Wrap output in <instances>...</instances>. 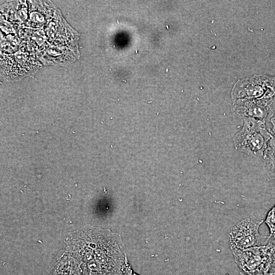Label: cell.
Here are the masks:
<instances>
[{"label": "cell", "instance_id": "cell-1", "mask_svg": "<svg viewBox=\"0 0 275 275\" xmlns=\"http://www.w3.org/2000/svg\"><path fill=\"white\" fill-rule=\"evenodd\" d=\"M80 259L86 275H121L127 263L121 236L90 227L82 231Z\"/></svg>", "mask_w": 275, "mask_h": 275}, {"label": "cell", "instance_id": "cell-2", "mask_svg": "<svg viewBox=\"0 0 275 275\" xmlns=\"http://www.w3.org/2000/svg\"><path fill=\"white\" fill-rule=\"evenodd\" d=\"M272 136L265 122L252 118L243 119L241 130L234 136L235 148L239 152L256 157L263 156Z\"/></svg>", "mask_w": 275, "mask_h": 275}, {"label": "cell", "instance_id": "cell-3", "mask_svg": "<svg viewBox=\"0 0 275 275\" xmlns=\"http://www.w3.org/2000/svg\"><path fill=\"white\" fill-rule=\"evenodd\" d=\"M275 97V76L255 75L238 80L233 87V101L244 99H269Z\"/></svg>", "mask_w": 275, "mask_h": 275}, {"label": "cell", "instance_id": "cell-4", "mask_svg": "<svg viewBox=\"0 0 275 275\" xmlns=\"http://www.w3.org/2000/svg\"><path fill=\"white\" fill-rule=\"evenodd\" d=\"M272 242L244 250L231 249L235 262L241 272L253 275L260 271H265L271 264Z\"/></svg>", "mask_w": 275, "mask_h": 275}, {"label": "cell", "instance_id": "cell-5", "mask_svg": "<svg viewBox=\"0 0 275 275\" xmlns=\"http://www.w3.org/2000/svg\"><path fill=\"white\" fill-rule=\"evenodd\" d=\"M263 221L245 218L228 231L230 249L244 250L261 245L262 237L259 229Z\"/></svg>", "mask_w": 275, "mask_h": 275}, {"label": "cell", "instance_id": "cell-6", "mask_svg": "<svg viewBox=\"0 0 275 275\" xmlns=\"http://www.w3.org/2000/svg\"><path fill=\"white\" fill-rule=\"evenodd\" d=\"M232 111L240 118H252L266 123L274 115L275 97L235 100L233 101Z\"/></svg>", "mask_w": 275, "mask_h": 275}, {"label": "cell", "instance_id": "cell-7", "mask_svg": "<svg viewBox=\"0 0 275 275\" xmlns=\"http://www.w3.org/2000/svg\"><path fill=\"white\" fill-rule=\"evenodd\" d=\"M263 156L264 170L268 177L275 182V136L273 134Z\"/></svg>", "mask_w": 275, "mask_h": 275}, {"label": "cell", "instance_id": "cell-8", "mask_svg": "<svg viewBox=\"0 0 275 275\" xmlns=\"http://www.w3.org/2000/svg\"><path fill=\"white\" fill-rule=\"evenodd\" d=\"M269 230V235L267 237L266 243L271 237H275V205L268 212L264 221Z\"/></svg>", "mask_w": 275, "mask_h": 275}, {"label": "cell", "instance_id": "cell-9", "mask_svg": "<svg viewBox=\"0 0 275 275\" xmlns=\"http://www.w3.org/2000/svg\"><path fill=\"white\" fill-rule=\"evenodd\" d=\"M65 265V264H59L54 269L52 275H67L68 273H67V269H66V267Z\"/></svg>", "mask_w": 275, "mask_h": 275}, {"label": "cell", "instance_id": "cell-10", "mask_svg": "<svg viewBox=\"0 0 275 275\" xmlns=\"http://www.w3.org/2000/svg\"><path fill=\"white\" fill-rule=\"evenodd\" d=\"M272 242V248L271 250V255H270L271 264L272 263L275 262V237H274V240Z\"/></svg>", "mask_w": 275, "mask_h": 275}, {"label": "cell", "instance_id": "cell-11", "mask_svg": "<svg viewBox=\"0 0 275 275\" xmlns=\"http://www.w3.org/2000/svg\"><path fill=\"white\" fill-rule=\"evenodd\" d=\"M269 122L272 125V128L270 130L273 135L275 136V116H273L270 119Z\"/></svg>", "mask_w": 275, "mask_h": 275}, {"label": "cell", "instance_id": "cell-12", "mask_svg": "<svg viewBox=\"0 0 275 275\" xmlns=\"http://www.w3.org/2000/svg\"><path fill=\"white\" fill-rule=\"evenodd\" d=\"M240 275H247V274H245L242 273V272H240Z\"/></svg>", "mask_w": 275, "mask_h": 275}]
</instances>
